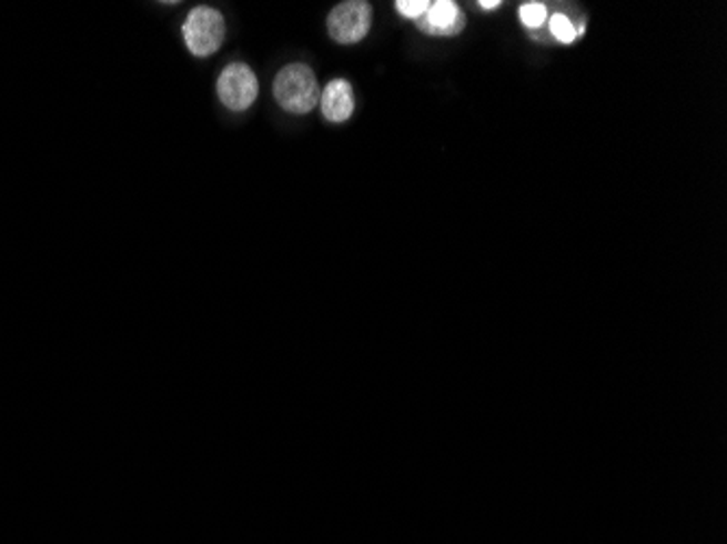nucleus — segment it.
Returning <instances> with one entry per match:
<instances>
[{"label": "nucleus", "instance_id": "nucleus-1", "mask_svg": "<svg viewBox=\"0 0 727 544\" xmlns=\"http://www.w3.org/2000/svg\"><path fill=\"white\" fill-rule=\"evenodd\" d=\"M273 94L281 108L290 113H310L321 103L319 81L305 63L285 66L273 83Z\"/></svg>", "mask_w": 727, "mask_h": 544}, {"label": "nucleus", "instance_id": "nucleus-2", "mask_svg": "<svg viewBox=\"0 0 727 544\" xmlns=\"http://www.w3.org/2000/svg\"><path fill=\"white\" fill-rule=\"evenodd\" d=\"M224 18L223 13L214 7H194L181 27L183 42L188 51L194 57H210L216 53L223 47L224 40Z\"/></svg>", "mask_w": 727, "mask_h": 544}, {"label": "nucleus", "instance_id": "nucleus-3", "mask_svg": "<svg viewBox=\"0 0 727 544\" xmlns=\"http://www.w3.org/2000/svg\"><path fill=\"white\" fill-rule=\"evenodd\" d=\"M371 20H373V9L368 2L349 0V2H340L330 13L327 29L337 44H357L368 36Z\"/></svg>", "mask_w": 727, "mask_h": 544}, {"label": "nucleus", "instance_id": "nucleus-4", "mask_svg": "<svg viewBox=\"0 0 727 544\" xmlns=\"http://www.w3.org/2000/svg\"><path fill=\"white\" fill-rule=\"evenodd\" d=\"M216 92L224 108L231 111H244L255 103L260 94V83L255 72L246 63H231L219 77Z\"/></svg>", "mask_w": 727, "mask_h": 544}, {"label": "nucleus", "instance_id": "nucleus-5", "mask_svg": "<svg viewBox=\"0 0 727 544\" xmlns=\"http://www.w3.org/2000/svg\"><path fill=\"white\" fill-rule=\"evenodd\" d=\"M418 27L427 36H457L464 29V13L453 0L430 2V9L418 20Z\"/></svg>", "mask_w": 727, "mask_h": 544}, {"label": "nucleus", "instance_id": "nucleus-6", "mask_svg": "<svg viewBox=\"0 0 727 544\" xmlns=\"http://www.w3.org/2000/svg\"><path fill=\"white\" fill-rule=\"evenodd\" d=\"M321 108L323 115L330 122H344L351 118L355 101H353V88L346 79H334L327 83V88L321 92Z\"/></svg>", "mask_w": 727, "mask_h": 544}, {"label": "nucleus", "instance_id": "nucleus-7", "mask_svg": "<svg viewBox=\"0 0 727 544\" xmlns=\"http://www.w3.org/2000/svg\"><path fill=\"white\" fill-rule=\"evenodd\" d=\"M518 16H521V22L529 29H541L547 20V7L543 2H525L521 4L518 9Z\"/></svg>", "mask_w": 727, "mask_h": 544}, {"label": "nucleus", "instance_id": "nucleus-8", "mask_svg": "<svg viewBox=\"0 0 727 544\" xmlns=\"http://www.w3.org/2000/svg\"><path fill=\"white\" fill-rule=\"evenodd\" d=\"M552 33H554V38L558 40V42H562V44H573L575 42V38H577V33H575V27H573V22L564 16V13H556L554 18H552Z\"/></svg>", "mask_w": 727, "mask_h": 544}, {"label": "nucleus", "instance_id": "nucleus-9", "mask_svg": "<svg viewBox=\"0 0 727 544\" xmlns=\"http://www.w3.org/2000/svg\"><path fill=\"white\" fill-rule=\"evenodd\" d=\"M396 11L405 18H414V20H421L425 16V11L430 9V2L427 0H398L396 4Z\"/></svg>", "mask_w": 727, "mask_h": 544}, {"label": "nucleus", "instance_id": "nucleus-10", "mask_svg": "<svg viewBox=\"0 0 727 544\" xmlns=\"http://www.w3.org/2000/svg\"><path fill=\"white\" fill-rule=\"evenodd\" d=\"M502 2L499 0H493V2H488V0H484V2H479V7H484V9H497Z\"/></svg>", "mask_w": 727, "mask_h": 544}]
</instances>
